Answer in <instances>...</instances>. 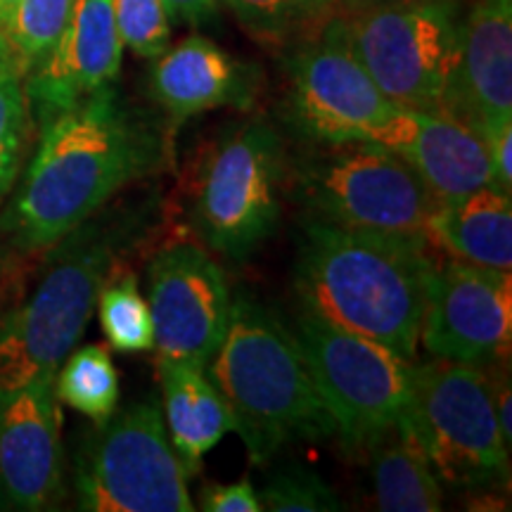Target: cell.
<instances>
[{"instance_id": "1", "label": "cell", "mask_w": 512, "mask_h": 512, "mask_svg": "<svg viewBox=\"0 0 512 512\" xmlns=\"http://www.w3.org/2000/svg\"><path fill=\"white\" fill-rule=\"evenodd\" d=\"M169 138L155 117L110 86L41 128L24 181L3 216L8 238L43 252L93 219L107 202L166 162Z\"/></svg>"}, {"instance_id": "2", "label": "cell", "mask_w": 512, "mask_h": 512, "mask_svg": "<svg viewBox=\"0 0 512 512\" xmlns=\"http://www.w3.org/2000/svg\"><path fill=\"white\" fill-rule=\"evenodd\" d=\"M425 235L306 219L294 261L299 309L415 358L434 259Z\"/></svg>"}, {"instance_id": "3", "label": "cell", "mask_w": 512, "mask_h": 512, "mask_svg": "<svg viewBox=\"0 0 512 512\" xmlns=\"http://www.w3.org/2000/svg\"><path fill=\"white\" fill-rule=\"evenodd\" d=\"M204 373L226 401L254 465L297 441L335 437L297 335L252 294L233 297L226 335Z\"/></svg>"}, {"instance_id": "4", "label": "cell", "mask_w": 512, "mask_h": 512, "mask_svg": "<svg viewBox=\"0 0 512 512\" xmlns=\"http://www.w3.org/2000/svg\"><path fill=\"white\" fill-rule=\"evenodd\" d=\"M140 216L88 219L60 245L34 294L0 323V389L55 375L76 349L119 254L140 233Z\"/></svg>"}, {"instance_id": "5", "label": "cell", "mask_w": 512, "mask_h": 512, "mask_svg": "<svg viewBox=\"0 0 512 512\" xmlns=\"http://www.w3.org/2000/svg\"><path fill=\"white\" fill-rule=\"evenodd\" d=\"M287 152L264 117L214 140L195 178L190 223L211 252L242 264L271 240L283 216Z\"/></svg>"}, {"instance_id": "6", "label": "cell", "mask_w": 512, "mask_h": 512, "mask_svg": "<svg viewBox=\"0 0 512 512\" xmlns=\"http://www.w3.org/2000/svg\"><path fill=\"white\" fill-rule=\"evenodd\" d=\"M316 145L292 166V195L309 219L430 238L439 200L406 159L370 140Z\"/></svg>"}, {"instance_id": "7", "label": "cell", "mask_w": 512, "mask_h": 512, "mask_svg": "<svg viewBox=\"0 0 512 512\" xmlns=\"http://www.w3.org/2000/svg\"><path fill=\"white\" fill-rule=\"evenodd\" d=\"M292 332L302 344L342 448L368 451L401 425L413 403L415 358L335 328L302 309Z\"/></svg>"}, {"instance_id": "8", "label": "cell", "mask_w": 512, "mask_h": 512, "mask_svg": "<svg viewBox=\"0 0 512 512\" xmlns=\"http://www.w3.org/2000/svg\"><path fill=\"white\" fill-rule=\"evenodd\" d=\"M342 19L363 69L394 107L446 112L460 53V0L370 8Z\"/></svg>"}, {"instance_id": "9", "label": "cell", "mask_w": 512, "mask_h": 512, "mask_svg": "<svg viewBox=\"0 0 512 512\" xmlns=\"http://www.w3.org/2000/svg\"><path fill=\"white\" fill-rule=\"evenodd\" d=\"M76 458V501L88 512H192L188 470L166 434L155 399L128 403Z\"/></svg>"}, {"instance_id": "10", "label": "cell", "mask_w": 512, "mask_h": 512, "mask_svg": "<svg viewBox=\"0 0 512 512\" xmlns=\"http://www.w3.org/2000/svg\"><path fill=\"white\" fill-rule=\"evenodd\" d=\"M448 489H484L510 472L484 366L434 358L415 368L411 411L401 422Z\"/></svg>"}, {"instance_id": "11", "label": "cell", "mask_w": 512, "mask_h": 512, "mask_svg": "<svg viewBox=\"0 0 512 512\" xmlns=\"http://www.w3.org/2000/svg\"><path fill=\"white\" fill-rule=\"evenodd\" d=\"M292 126L311 143L358 140L399 107L384 98L351 48L342 15H332L287 62Z\"/></svg>"}, {"instance_id": "12", "label": "cell", "mask_w": 512, "mask_h": 512, "mask_svg": "<svg viewBox=\"0 0 512 512\" xmlns=\"http://www.w3.org/2000/svg\"><path fill=\"white\" fill-rule=\"evenodd\" d=\"M155 349L164 361L207 368L226 335L233 294L223 268L190 240L171 242L147 264Z\"/></svg>"}, {"instance_id": "13", "label": "cell", "mask_w": 512, "mask_h": 512, "mask_svg": "<svg viewBox=\"0 0 512 512\" xmlns=\"http://www.w3.org/2000/svg\"><path fill=\"white\" fill-rule=\"evenodd\" d=\"M420 339L434 358L489 366L508 356L512 278L467 261H434L427 278Z\"/></svg>"}, {"instance_id": "14", "label": "cell", "mask_w": 512, "mask_h": 512, "mask_svg": "<svg viewBox=\"0 0 512 512\" xmlns=\"http://www.w3.org/2000/svg\"><path fill=\"white\" fill-rule=\"evenodd\" d=\"M62 411L55 375L0 389V508L41 512L62 498Z\"/></svg>"}, {"instance_id": "15", "label": "cell", "mask_w": 512, "mask_h": 512, "mask_svg": "<svg viewBox=\"0 0 512 512\" xmlns=\"http://www.w3.org/2000/svg\"><path fill=\"white\" fill-rule=\"evenodd\" d=\"M121 53L124 43L114 19V0H76L53 50L24 76L29 114L38 131L114 83Z\"/></svg>"}, {"instance_id": "16", "label": "cell", "mask_w": 512, "mask_h": 512, "mask_svg": "<svg viewBox=\"0 0 512 512\" xmlns=\"http://www.w3.org/2000/svg\"><path fill=\"white\" fill-rule=\"evenodd\" d=\"M358 140H370L411 164L439 202L456 200L491 183V162L475 126L448 112L394 110Z\"/></svg>"}, {"instance_id": "17", "label": "cell", "mask_w": 512, "mask_h": 512, "mask_svg": "<svg viewBox=\"0 0 512 512\" xmlns=\"http://www.w3.org/2000/svg\"><path fill=\"white\" fill-rule=\"evenodd\" d=\"M446 112L477 131L512 119V0H475L463 15Z\"/></svg>"}, {"instance_id": "18", "label": "cell", "mask_w": 512, "mask_h": 512, "mask_svg": "<svg viewBox=\"0 0 512 512\" xmlns=\"http://www.w3.org/2000/svg\"><path fill=\"white\" fill-rule=\"evenodd\" d=\"M150 91L166 117L183 124L221 107L249 110L259 93V72L207 36L195 34L155 57Z\"/></svg>"}, {"instance_id": "19", "label": "cell", "mask_w": 512, "mask_h": 512, "mask_svg": "<svg viewBox=\"0 0 512 512\" xmlns=\"http://www.w3.org/2000/svg\"><path fill=\"white\" fill-rule=\"evenodd\" d=\"M164 425L188 475H195L209 451L235 432L226 401L202 368L159 358Z\"/></svg>"}, {"instance_id": "20", "label": "cell", "mask_w": 512, "mask_h": 512, "mask_svg": "<svg viewBox=\"0 0 512 512\" xmlns=\"http://www.w3.org/2000/svg\"><path fill=\"white\" fill-rule=\"evenodd\" d=\"M430 242L453 259L496 271L512 268V204L510 192L484 185L456 200L439 202L430 226Z\"/></svg>"}, {"instance_id": "21", "label": "cell", "mask_w": 512, "mask_h": 512, "mask_svg": "<svg viewBox=\"0 0 512 512\" xmlns=\"http://www.w3.org/2000/svg\"><path fill=\"white\" fill-rule=\"evenodd\" d=\"M377 508L384 512H439L444 494L434 467L406 427L368 448Z\"/></svg>"}, {"instance_id": "22", "label": "cell", "mask_w": 512, "mask_h": 512, "mask_svg": "<svg viewBox=\"0 0 512 512\" xmlns=\"http://www.w3.org/2000/svg\"><path fill=\"white\" fill-rule=\"evenodd\" d=\"M55 394L95 425L110 420L119 406V375L110 351L102 344L72 349L55 373Z\"/></svg>"}, {"instance_id": "23", "label": "cell", "mask_w": 512, "mask_h": 512, "mask_svg": "<svg viewBox=\"0 0 512 512\" xmlns=\"http://www.w3.org/2000/svg\"><path fill=\"white\" fill-rule=\"evenodd\" d=\"M95 311L100 316L102 332L112 349L121 354H140L155 349V328L147 299L140 292L138 278L126 273L124 278L102 287Z\"/></svg>"}, {"instance_id": "24", "label": "cell", "mask_w": 512, "mask_h": 512, "mask_svg": "<svg viewBox=\"0 0 512 512\" xmlns=\"http://www.w3.org/2000/svg\"><path fill=\"white\" fill-rule=\"evenodd\" d=\"M29 102L24 74L19 72L8 41L0 31V202L8 197L22 169L29 136Z\"/></svg>"}, {"instance_id": "25", "label": "cell", "mask_w": 512, "mask_h": 512, "mask_svg": "<svg viewBox=\"0 0 512 512\" xmlns=\"http://www.w3.org/2000/svg\"><path fill=\"white\" fill-rule=\"evenodd\" d=\"M74 3L76 0H19L3 36L24 76L53 50L72 17Z\"/></svg>"}, {"instance_id": "26", "label": "cell", "mask_w": 512, "mask_h": 512, "mask_svg": "<svg viewBox=\"0 0 512 512\" xmlns=\"http://www.w3.org/2000/svg\"><path fill=\"white\" fill-rule=\"evenodd\" d=\"M261 508L271 512H337L342 501L328 482L309 467L290 463L266 477L261 489Z\"/></svg>"}, {"instance_id": "27", "label": "cell", "mask_w": 512, "mask_h": 512, "mask_svg": "<svg viewBox=\"0 0 512 512\" xmlns=\"http://www.w3.org/2000/svg\"><path fill=\"white\" fill-rule=\"evenodd\" d=\"M121 43L133 55L155 60L171 43V19L164 0H114Z\"/></svg>"}, {"instance_id": "28", "label": "cell", "mask_w": 512, "mask_h": 512, "mask_svg": "<svg viewBox=\"0 0 512 512\" xmlns=\"http://www.w3.org/2000/svg\"><path fill=\"white\" fill-rule=\"evenodd\" d=\"M242 27L259 41L283 43L299 29L311 27L306 0H223Z\"/></svg>"}, {"instance_id": "29", "label": "cell", "mask_w": 512, "mask_h": 512, "mask_svg": "<svg viewBox=\"0 0 512 512\" xmlns=\"http://www.w3.org/2000/svg\"><path fill=\"white\" fill-rule=\"evenodd\" d=\"M200 508L207 512H261L259 491L247 477L233 484H207L200 494Z\"/></svg>"}, {"instance_id": "30", "label": "cell", "mask_w": 512, "mask_h": 512, "mask_svg": "<svg viewBox=\"0 0 512 512\" xmlns=\"http://www.w3.org/2000/svg\"><path fill=\"white\" fill-rule=\"evenodd\" d=\"M484 138L486 152L491 162V183L503 192L512 190V119L498 121L494 126H486L479 131Z\"/></svg>"}, {"instance_id": "31", "label": "cell", "mask_w": 512, "mask_h": 512, "mask_svg": "<svg viewBox=\"0 0 512 512\" xmlns=\"http://www.w3.org/2000/svg\"><path fill=\"white\" fill-rule=\"evenodd\" d=\"M171 24L183 22L190 27L209 24L219 12V0H164Z\"/></svg>"}, {"instance_id": "32", "label": "cell", "mask_w": 512, "mask_h": 512, "mask_svg": "<svg viewBox=\"0 0 512 512\" xmlns=\"http://www.w3.org/2000/svg\"><path fill=\"white\" fill-rule=\"evenodd\" d=\"M491 399H494V413L498 420V427H501L503 441L505 444H512V420H510V382L503 380H491Z\"/></svg>"}, {"instance_id": "33", "label": "cell", "mask_w": 512, "mask_h": 512, "mask_svg": "<svg viewBox=\"0 0 512 512\" xmlns=\"http://www.w3.org/2000/svg\"><path fill=\"white\" fill-rule=\"evenodd\" d=\"M420 3V0H339L335 15H351V12H361L370 8H389V5H408Z\"/></svg>"}, {"instance_id": "34", "label": "cell", "mask_w": 512, "mask_h": 512, "mask_svg": "<svg viewBox=\"0 0 512 512\" xmlns=\"http://www.w3.org/2000/svg\"><path fill=\"white\" fill-rule=\"evenodd\" d=\"M337 3H339V0H306L311 27H320L325 19H330L332 15H335Z\"/></svg>"}, {"instance_id": "35", "label": "cell", "mask_w": 512, "mask_h": 512, "mask_svg": "<svg viewBox=\"0 0 512 512\" xmlns=\"http://www.w3.org/2000/svg\"><path fill=\"white\" fill-rule=\"evenodd\" d=\"M19 0H0V31L8 27L12 12H15Z\"/></svg>"}]
</instances>
